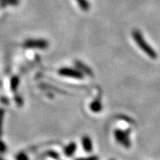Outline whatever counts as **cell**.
Listing matches in <instances>:
<instances>
[{
  "label": "cell",
  "instance_id": "cell-17",
  "mask_svg": "<svg viewBox=\"0 0 160 160\" xmlns=\"http://www.w3.org/2000/svg\"><path fill=\"white\" fill-rule=\"evenodd\" d=\"M0 160H2V158H0Z\"/></svg>",
  "mask_w": 160,
  "mask_h": 160
},
{
  "label": "cell",
  "instance_id": "cell-4",
  "mask_svg": "<svg viewBox=\"0 0 160 160\" xmlns=\"http://www.w3.org/2000/svg\"><path fill=\"white\" fill-rule=\"evenodd\" d=\"M59 73L61 76L74 79H83L84 74L80 70L72 68H62L59 70Z\"/></svg>",
  "mask_w": 160,
  "mask_h": 160
},
{
  "label": "cell",
  "instance_id": "cell-16",
  "mask_svg": "<svg viewBox=\"0 0 160 160\" xmlns=\"http://www.w3.org/2000/svg\"><path fill=\"white\" fill-rule=\"evenodd\" d=\"M49 156H51L53 158H58V154H56L55 152H53V151H51V152L48 153Z\"/></svg>",
  "mask_w": 160,
  "mask_h": 160
},
{
  "label": "cell",
  "instance_id": "cell-1",
  "mask_svg": "<svg viewBox=\"0 0 160 160\" xmlns=\"http://www.w3.org/2000/svg\"><path fill=\"white\" fill-rule=\"evenodd\" d=\"M132 35L134 41L136 42L137 45L138 46V47H139L146 55H147L150 58H151V59H156V51H154V49L149 45V43L146 42L144 36H143V34H142L140 31L138 30V29H134L132 32Z\"/></svg>",
  "mask_w": 160,
  "mask_h": 160
},
{
  "label": "cell",
  "instance_id": "cell-10",
  "mask_svg": "<svg viewBox=\"0 0 160 160\" xmlns=\"http://www.w3.org/2000/svg\"><path fill=\"white\" fill-rule=\"evenodd\" d=\"M78 4H79L80 8L82 9V10L87 11L89 10V4L87 2V0H77Z\"/></svg>",
  "mask_w": 160,
  "mask_h": 160
},
{
  "label": "cell",
  "instance_id": "cell-5",
  "mask_svg": "<svg viewBox=\"0 0 160 160\" xmlns=\"http://www.w3.org/2000/svg\"><path fill=\"white\" fill-rule=\"evenodd\" d=\"M82 146L86 152H91L93 150V144L91 139L89 137L85 136L82 138Z\"/></svg>",
  "mask_w": 160,
  "mask_h": 160
},
{
  "label": "cell",
  "instance_id": "cell-11",
  "mask_svg": "<svg viewBox=\"0 0 160 160\" xmlns=\"http://www.w3.org/2000/svg\"><path fill=\"white\" fill-rule=\"evenodd\" d=\"M5 112L2 108H0V137L2 136V124H3V119Z\"/></svg>",
  "mask_w": 160,
  "mask_h": 160
},
{
  "label": "cell",
  "instance_id": "cell-6",
  "mask_svg": "<svg viewBox=\"0 0 160 160\" xmlns=\"http://www.w3.org/2000/svg\"><path fill=\"white\" fill-rule=\"evenodd\" d=\"M89 108H90V110H91L92 112L98 113V112H100L102 111V102L99 99H95L90 103Z\"/></svg>",
  "mask_w": 160,
  "mask_h": 160
},
{
  "label": "cell",
  "instance_id": "cell-2",
  "mask_svg": "<svg viewBox=\"0 0 160 160\" xmlns=\"http://www.w3.org/2000/svg\"><path fill=\"white\" fill-rule=\"evenodd\" d=\"M114 136L120 145L124 146L125 148H129L131 146V142H130L129 133L128 132L121 129H116L114 132Z\"/></svg>",
  "mask_w": 160,
  "mask_h": 160
},
{
  "label": "cell",
  "instance_id": "cell-15",
  "mask_svg": "<svg viewBox=\"0 0 160 160\" xmlns=\"http://www.w3.org/2000/svg\"><path fill=\"white\" fill-rule=\"evenodd\" d=\"M77 160H98V158L97 156H90L87 157V158H81Z\"/></svg>",
  "mask_w": 160,
  "mask_h": 160
},
{
  "label": "cell",
  "instance_id": "cell-7",
  "mask_svg": "<svg viewBox=\"0 0 160 160\" xmlns=\"http://www.w3.org/2000/svg\"><path fill=\"white\" fill-rule=\"evenodd\" d=\"M76 150H77V145L74 142H71L64 148V154L68 157L72 156Z\"/></svg>",
  "mask_w": 160,
  "mask_h": 160
},
{
  "label": "cell",
  "instance_id": "cell-14",
  "mask_svg": "<svg viewBox=\"0 0 160 160\" xmlns=\"http://www.w3.org/2000/svg\"><path fill=\"white\" fill-rule=\"evenodd\" d=\"M6 151V145L2 141H0V152L3 153Z\"/></svg>",
  "mask_w": 160,
  "mask_h": 160
},
{
  "label": "cell",
  "instance_id": "cell-12",
  "mask_svg": "<svg viewBox=\"0 0 160 160\" xmlns=\"http://www.w3.org/2000/svg\"><path fill=\"white\" fill-rule=\"evenodd\" d=\"M16 160H28V157L26 154L24 153H20L16 155Z\"/></svg>",
  "mask_w": 160,
  "mask_h": 160
},
{
  "label": "cell",
  "instance_id": "cell-13",
  "mask_svg": "<svg viewBox=\"0 0 160 160\" xmlns=\"http://www.w3.org/2000/svg\"><path fill=\"white\" fill-rule=\"evenodd\" d=\"M15 100H16V102L17 103V105L19 106H21L23 104V99L22 98L20 97V95L18 96H16L15 97Z\"/></svg>",
  "mask_w": 160,
  "mask_h": 160
},
{
  "label": "cell",
  "instance_id": "cell-8",
  "mask_svg": "<svg viewBox=\"0 0 160 160\" xmlns=\"http://www.w3.org/2000/svg\"><path fill=\"white\" fill-rule=\"evenodd\" d=\"M76 65L77 66V69L80 70V71L83 73V74L84 73H85V74H87V75H90V76L93 75V72H92L91 69L89 68V67H87L86 65L84 64V63L77 61V63H76Z\"/></svg>",
  "mask_w": 160,
  "mask_h": 160
},
{
  "label": "cell",
  "instance_id": "cell-9",
  "mask_svg": "<svg viewBox=\"0 0 160 160\" xmlns=\"http://www.w3.org/2000/svg\"><path fill=\"white\" fill-rule=\"evenodd\" d=\"M19 85H20V79L18 77H13L11 80V89H12V91H16V89L18 88Z\"/></svg>",
  "mask_w": 160,
  "mask_h": 160
},
{
  "label": "cell",
  "instance_id": "cell-3",
  "mask_svg": "<svg viewBox=\"0 0 160 160\" xmlns=\"http://www.w3.org/2000/svg\"><path fill=\"white\" fill-rule=\"evenodd\" d=\"M24 47L28 49H47L49 42L45 39H28L24 42Z\"/></svg>",
  "mask_w": 160,
  "mask_h": 160
}]
</instances>
